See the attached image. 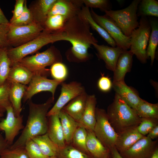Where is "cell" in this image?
<instances>
[{
	"mask_svg": "<svg viewBox=\"0 0 158 158\" xmlns=\"http://www.w3.org/2000/svg\"><path fill=\"white\" fill-rule=\"evenodd\" d=\"M89 24L78 14L67 20L64 28V40L72 44L71 51L75 59L85 61L89 57L88 50L97 40L90 31Z\"/></svg>",
	"mask_w": 158,
	"mask_h": 158,
	"instance_id": "6da1fadb",
	"label": "cell"
},
{
	"mask_svg": "<svg viewBox=\"0 0 158 158\" xmlns=\"http://www.w3.org/2000/svg\"><path fill=\"white\" fill-rule=\"evenodd\" d=\"M54 99L49 98L44 103L36 104L28 101L29 111L26 125L18 139L11 146V148L23 147L30 139L47 133L48 119L47 114Z\"/></svg>",
	"mask_w": 158,
	"mask_h": 158,
	"instance_id": "7a4b0ae2",
	"label": "cell"
},
{
	"mask_svg": "<svg viewBox=\"0 0 158 158\" xmlns=\"http://www.w3.org/2000/svg\"><path fill=\"white\" fill-rule=\"evenodd\" d=\"M106 112L111 125L118 134L137 128L141 122V118L135 110L116 93Z\"/></svg>",
	"mask_w": 158,
	"mask_h": 158,
	"instance_id": "3957f363",
	"label": "cell"
},
{
	"mask_svg": "<svg viewBox=\"0 0 158 158\" xmlns=\"http://www.w3.org/2000/svg\"><path fill=\"white\" fill-rule=\"evenodd\" d=\"M65 36L63 30L56 32H49L43 30L37 37L26 44L16 47L8 48L7 53L11 65L27 55L36 52L47 44L64 40Z\"/></svg>",
	"mask_w": 158,
	"mask_h": 158,
	"instance_id": "277c9868",
	"label": "cell"
},
{
	"mask_svg": "<svg viewBox=\"0 0 158 158\" xmlns=\"http://www.w3.org/2000/svg\"><path fill=\"white\" fill-rule=\"evenodd\" d=\"M62 61L60 51L52 46L44 51L26 56L16 63L25 67L33 74L38 73L47 76L49 74V70L46 68V67Z\"/></svg>",
	"mask_w": 158,
	"mask_h": 158,
	"instance_id": "5b68a950",
	"label": "cell"
},
{
	"mask_svg": "<svg viewBox=\"0 0 158 158\" xmlns=\"http://www.w3.org/2000/svg\"><path fill=\"white\" fill-rule=\"evenodd\" d=\"M140 0H134L127 7L117 10L105 11V15L111 18L121 29L123 34L130 38L133 31L138 28L137 12Z\"/></svg>",
	"mask_w": 158,
	"mask_h": 158,
	"instance_id": "8992f818",
	"label": "cell"
},
{
	"mask_svg": "<svg viewBox=\"0 0 158 158\" xmlns=\"http://www.w3.org/2000/svg\"><path fill=\"white\" fill-rule=\"evenodd\" d=\"M151 32L149 21L146 17H141L138 28L132 32L130 37V50L142 63L148 59L147 49Z\"/></svg>",
	"mask_w": 158,
	"mask_h": 158,
	"instance_id": "52a82bcc",
	"label": "cell"
},
{
	"mask_svg": "<svg viewBox=\"0 0 158 158\" xmlns=\"http://www.w3.org/2000/svg\"><path fill=\"white\" fill-rule=\"evenodd\" d=\"M96 123L93 130L95 136L109 150L115 147L118 134L111 125L106 111L96 107Z\"/></svg>",
	"mask_w": 158,
	"mask_h": 158,
	"instance_id": "ba28073f",
	"label": "cell"
},
{
	"mask_svg": "<svg viewBox=\"0 0 158 158\" xmlns=\"http://www.w3.org/2000/svg\"><path fill=\"white\" fill-rule=\"evenodd\" d=\"M41 25L34 22L23 26H16L9 23L7 40L10 47L20 46L38 36L43 30Z\"/></svg>",
	"mask_w": 158,
	"mask_h": 158,
	"instance_id": "9c48e42d",
	"label": "cell"
},
{
	"mask_svg": "<svg viewBox=\"0 0 158 158\" xmlns=\"http://www.w3.org/2000/svg\"><path fill=\"white\" fill-rule=\"evenodd\" d=\"M91 16L95 22L104 29L114 40L116 46L124 50L130 47V38L126 36L115 22L109 17L106 15H99L91 8Z\"/></svg>",
	"mask_w": 158,
	"mask_h": 158,
	"instance_id": "30bf717a",
	"label": "cell"
},
{
	"mask_svg": "<svg viewBox=\"0 0 158 158\" xmlns=\"http://www.w3.org/2000/svg\"><path fill=\"white\" fill-rule=\"evenodd\" d=\"M63 82L48 79L46 76L40 74H34L23 97V102L31 100L35 95L42 91L51 92L52 98L54 99L56 89L58 86Z\"/></svg>",
	"mask_w": 158,
	"mask_h": 158,
	"instance_id": "8fae6325",
	"label": "cell"
},
{
	"mask_svg": "<svg viewBox=\"0 0 158 158\" xmlns=\"http://www.w3.org/2000/svg\"><path fill=\"white\" fill-rule=\"evenodd\" d=\"M6 112V117L0 121V131L4 132V138L9 147L13 144L15 137L25 126L23 116H16L12 105L7 108Z\"/></svg>",
	"mask_w": 158,
	"mask_h": 158,
	"instance_id": "7c38bea8",
	"label": "cell"
},
{
	"mask_svg": "<svg viewBox=\"0 0 158 158\" xmlns=\"http://www.w3.org/2000/svg\"><path fill=\"white\" fill-rule=\"evenodd\" d=\"M60 95L53 107L49 111L47 116L58 114L63 108L71 100L85 92L82 84L76 81L69 83H61Z\"/></svg>",
	"mask_w": 158,
	"mask_h": 158,
	"instance_id": "4fadbf2b",
	"label": "cell"
},
{
	"mask_svg": "<svg viewBox=\"0 0 158 158\" xmlns=\"http://www.w3.org/2000/svg\"><path fill=\"white\" fill-rule=\"evenodd\" d=\"M158 140L144 136L127 151L120 153L123 158H150L158 147Z\"/></svg>",
	"mask_w": 158,
	"mask_h": 158,
	"instance_id": "5bb4252c",
	"label": "cell"
},
{
	"mask_svg": "<svg viewBox=\"0 0 158 158\" xmlns=\"http://www.w3.org/2000/svg\"><path fill=\"white\" fill-rule=\"evenodd\" d=\"M83 4L82 0H56L48 16L60 15L68 20L78 14Z\"/></svg>",
	"mask_w": 158,
	"mask_h": 158,
	"instance_id": "9a60e30c",
	"label": "cell"
},
{
	"mask_svg": "<svg viewBox=\"0 0 158 158\" xmlns=\"http://www.w3.org/2000/svg\"><path fill=\"white\" fill-rule=\"evenodd\" d=\"M92 45L97 50V57L104 61L107 68L114 72L118 58L124 50L117 46L111 47L97 43Z\"/></svg>",
	"mask_w": 158,
	"mask_h": 158,
	"instance_id": "2e32d148",
	"label": "cell"
},
{
	"mask_svg": "<svg viewBox=\"0 0 158 158\" xmlns=\"http://www.w3.org/2000/svg\"><path fill=\"white\" fill-rule=\"evenodd\" d=\"M112 83L115 93L129 107L134 109H135L142 99L135 91L127 85L124 81L112 82Z\"/></svg>",
	"mask_w": 158,
	"mask_h": 158,
	"instance_id": "e0dca14e",
	"label": "cell"
},
{
	"mask_svg": "<svg viewBox=\"0 0 158 158\" xmlns=\"http://www.w3.org/2000/svg\"><path fill=\"white\" fill-rule=\"evenodd\" d=\"M47 134L50 139L59 148L66 145L63 132L58 114L48 117Z\"/></svg>",
	"mask_w": 158,
	"mask_h": 158,
	"instance_id": "ac0fdd59",
	"label": "cell"
},
{
	"mask_svg": "<svg viewBox=\"0 0 158 158\" xmlns=\"http://www.w3.org/2000/svg\"><path fill=\"white\" fill-rule=\"evenodd\" d=\"M97 102L95 95H88L83 114L80 120L77 122L78 126H82L87 130H93L96 123Z\"/></svg>",
	"mask_w": 158,
	"mask_h": 158,
	"instance_id": "d6986e66",
	"label": "cell"
},
{
	"mask_svg": "<svg viewBox=\"0 0 158 158\" xmlns=\"http://www.w3.org/2000/svg\"><path fill=\"white\" fill-rule=\"evenodd\" d=\"M87 130L86 147L89 154L93 158H108L109 150L95 136L93 131Z\"/></svg>",
	"mask_w": 158,
	"mask_h": 158,
	"instance_id": "ffe728a7",
	"label": "cell"
},
{
	"mask_svg": "<svg viewBox=\"0 0 158 158\" xmlns=\"http://www.w3.org/2000/svg\"><path fill=\"white\" fill-rule=\"evenodd\" d=\"M88 96L84 92L71 100L62 110L78 122L85 111Z\"/></svg>",
	"mask_w": 158,
	"mask_h": 158,
	"instance_id": "44dd1931",
	"label": "cell"
},
{
	"mask_svg": "<svg viewBox=\"0 0 158 158\" xmlns=\"http://www.w3.org/2000/svg\"><path fill=\"white\" fill-rule=\"evenodd\" d=\"M56 0H37L32 2L28 8L34 22L43 27L52 6Z\"/></svg>",
	"mask_w": 158,
	"mask_h": 158,
	"instance_id": "7402d4cb",
	"label": "cell"
},
{
	"mask_svg": "<svg viewBox=\"0 0 158 158\" xmlns=\"http://www.w3.org/2000/svg\"><path fill=\"white\" fill-rule=\"evenodd\" d=\"M133 54L130 51L124 50L119 56L114 71L113 82L124 81L126 74L130 71Z\"/></svg>",
	"mask_w": 158,
	"mask_h": 158,
	"instance_id": "603a6c76",
	"label": "cell"
},
{
	"mask_svg": "<svg viewBox=\"0 0 158 158\" xmlns=\"http://www.w3.org/2000/svg\"><path fill=\"white\" fill-rule=\"evenodd\" d=\"M144 136L138 131L137 127L118 134L115 147L119 153L127 151Z\"/></svg>",
	"mask_w": 158,
	"mask_h": 158,
	"instance_id": "cb8c5ba5",
	"label": "cell"
},
{
	"mask_svg": "<svg viewBox=\"0 0 158 158\" xmlns=\"http://www.w3.org/2000/svg\"><path fill=\"white\" fill-rule=\"evenodd\" d=\"M33 73L17 63L12 65L7 80L26 85L31 80Z\"/></svg>",
	"mask_w": 158,
	"mask_h": 158,
	"instance_id": "d4e9b609",
	"label": "cell"
},
{
	"mask_svg": "<svg viewBox=\"0 0 158 158\" xmlns=\"http://www.w3.org/2000/svg\"><path fill=\"white\" fill-rule=\"evenodd\" d=\"M26 85L17 83H11L9 97L14 112L16 116L20 114L22 109L21 100L27 89Z\"/></svg>",
	"mask_w": 158,
	"mask_h": 158,
	"instance_id": "484cf974",
	"label": "cell"
},
{
	"mask_svg": "<svg viewBox=\"0 0 158 158\" xmlns=\"http://www.w3.org/2000/svg\"><path fill=\"white\" fill-rule=\"evenodd\" d=\"M78 14L89 25L90 27L97 32L108 44L112 47L116 46V42L107 32L97 23L92 18L89 8L83 6Z\"/></svg>",
	"mask_w": 158,
	"mask_h": 158,
	"instance_id": "4316f807",
	"label": "cell"
},
{
	"mask_svg": "<svg viewBox=\"0 0 158 158\" xmlns=\"http://www.w3.org/2000/svg\"><path fill=\"white\" fill-rule=\"evenodd\" d=\"M66 144H70L73 134L78 126V123L62 109L58 114Z\"/></svg>",
	"mask_w": 158,
	"mask_h": 158,
	"instance_id": "83f0119b",
	"label": "cell"
},
{
	"mask_svg": "<svg viewBox=\"0 0 158 158\" xmlns=\"http://www.w3.org/2000/svg\"><path fill=\"white\" fill-rule=\"evenodd\" d=\"M32 139L37 144L44 155L49 158L56 157L60 148L50 139L47 133Z\"/></svg>",
	"mask_w": 158,
	"mask_h": 158,
	"instance_id": "f1b7e54d",
	"label": "cell"
},
{
	"mask_svg": "<svg viewBox=\"0 0 158 158\" xmlns=\"http://www.w3.org/2000/svg\"><path fill=\"white\" fill-rule=\"evenodd\" d=\"M151 32L147 49V58L150 57L152 65L155 58V51L158 44V22L155 18L149 20Z\"/></svg>",
	"mask_w": 158,
	"mask_h": 158,
	"instance_id": "f546056e",
	"label": "cell"
},
{
	"mask_svg": "<svg viewBox=\"0 0 158 158\" xmlns=\"http://www.w3.org/2000/svg\"><path fill=\"white\" fill-rule=\"evenodd\" d=\"M140 118H153L158 119V103L152 104L142 99L134 109Z\"/></svg>",
	"mask_w": 158,
	"mask_h": 158,
	"instance_id": "4dcf8cb0",
	"label": "cell"
},
{
	"mask_svg": "<svg viewBox=\"0 0 158 158\" xmlns=\"http://www.w3.org/2000/svg\"><path fill=\"white\" fill-rule=\"evenodd\" d=\"M67 19L60 15L48 16L43 25V30L56 32L63 30Z\"/></svg>",
	"mask_w": 158,
	"mask_h": 158,
	"instance_id": "1f68e13d",
	"label": "cell"
},
{
	"mask_svg": "<svg viewBox=\"0 0 158 158\" xmlns=\"http://www.w3.org/2000/svg\"><path fill=\"white\" fill-rule=\"evenodd\" d=\"M138 16L158 17V2L155 0L141 1L138 8Z\"/></svg>",
	"mask_w": 158,
	"mask_h": 158,
	"instance_id": "d6a6232c",
	"label": "cell"
},
{
	"mask_svg": "<svg viewBox=\"0 0 158 158\" xmlns=\"http://www.w3.org/2000/svg\"><path fill=\"white\" fill-rule=\"evenodd\" d=\"M87 133L85 128L78 126L73 134L71 144L76 149L90 155L86 145Z\"/></svg>",
	"mask_w": 158,
	"mask_h": 158,
	"instance_id": "836d02e7",
	"label": "cell"
},
{
	"mask_svg": "<svg viewBox=\"0 0 158 158\" xmlns=\"http://www.w3.org/2000/svg\"><path fill=\"white\" fill-rule=\"evenodd\" d=\"M8 48H0V85L7 81L11 66L7 53Z\"/></svg>",
	"mask_w": 158,
	"mask_h": 158,
	"instance_id": "e575fe53",
	"label": "cell"
},
{
	"mask_svg": "<svg viewBox=\"0 0 158 158\" xmlns=\"http://www.w3.org/2000/svg\"><path fill=\"white\" fill-rule=\"evenodd\" d=\"M57 158H93L90 155L74 147L70 144H66L59 148Z\"/></svg>",
	"mask_w": 158,
	"mask_h": 158,
	"instance_id": "d590c367",
	"label": "cell"
},
{
	"mask_svg": "<svg viewBox=\"0 0 158 158\" xmlns=\"http://www.w3.org/2000/svg\"><path fill=\"white\" fill-rule=\"evenodd\" d=\"M11 85V83L7 80L0 85V117L4 116L7 108L11 105L9 97Z\"/></svg>",
	"mask_w": 158,
	"mask_h": 158,
	"instance_id": "8d00e7d4",
	"label": "cell"
},
{
	"mask_svg": "<svg viewBox=\"0 0 158 158\" xmlns=\"http://www.w3.org/2000/svg\"><path fill=\"white\" fill-rule=\"evenodd\" d=\"M50 70L54 79L63 82L67 77V68L62 62H57L51 65Z\"/></svg>",
	"mask_w": 158,
	"mask_h": 158,
	"instance_id": "74e56055",
	"label": "cell"
},
{
	"mask_svg": "<svg viewBox=\"0 0 158 158\" xmlns=\"http://www.w3.org/2000/svg\"><path fill=\"white\" fill-rule=\"evenodd\" d=\"M0 158H29L25 146L11 148L8 147L1 152Z\"/></svg>",
	"mask_w": 158,
	"mask_h": 158,
	"instance_id": "f35d334b",
	"label": "cell"
},
{
	"mask_svg": "<svg viewBox=\"0 0 158 158\" xmlns=\"http://www.w3.org/2000/svg\"><path fill=\"white\" fill-rule=\"evenodd\" d=\"M34 22L32 14L27 6V1L25 0L23 11L21 14L13 22L10 23L16 26H23L30 25Z\"/></svg>",
	"mask_w": 158,
	"mask_h": 158,
	"instance_id": "ab89813d",
	"label": "cell"
},
{
	"mask_svg": "<svg viewBox=\"0 0 158 158\" xmlns=\"http://www.w3.org/2000/svg\"><path fill=\"white\" fill-rule=\"evenodd\" d=\"M158 125V119L153 118H141L140 123L137 127L138 132L146 136L154 127Z\"/></svg>",
	"mask_w": 158,
	"mask_h": 158,
	"instance_id": "60d3db41",
	"label": "cell"
},
{
	"mask_svg": "<svg viewBox=\"0 0 158 158\" xmlns=\"http://www.w3.org/2000/svg\"><path fill=\"white\" fill-rule=\"evenodd\" d=\"M25 146L29 158H49L43 154L38 145L32 139L28 141Z\"/></svg>",
	"mask_w": 158,
	"mask_h": 158,
	"instance_id": "b9f144b4",
	"label": "cell"
},
{
	"mask_svg": "<svg viewBox=\"0 0 158 158\" xmlns=\"http://www.w3.org/2000/svg\"><path fill=\"white\" fill-rule=\"evenodd\" d=\"M85 6L91 8H99L105 12L111 10L110 2L107 0H82Z\"/></svg>",
	"mask_w": 158,
	"mask_h": 158,
	"instance_id": "7bdbcfd3",
	"label": "cell"
},
{
	"mask_svg": "<svg viewBox=\"0 0 158 158\" xmlns=\"http://www.w3.org/2000/svg\"><path fill=\"white\" fill-rule=\"evenodd\" d=\"M9 23L0 24V48L10 47L7 40V35L9 28Z\"/></svg>",
	"mask_w": 158,
	"mask_h": 158,
	"instance_id": "ee69618b",
	"label": "cell"
},
{
	"mask_svg": "<svg viewBox=\"0 0 158 158\" xmlns=\"http://www.w3.org/2000/svg\"><path fill=\"white\" fill-rule=\"evenodd\" d=\"M112 83L108 77L105 76L104 74L99 79L97 85L99 89L104 92H107L110 91L112 87Z\"/></svg>",
	"mask_w": 158,
	"mask_h": 158,
	"instance_id": "f6af8a7d",
	"label": "cell"
},
{
	"mask_svg": "<svg viewBox=\"0 0 158 158\" xmlns=\"http://www.w3.org/2000/svg\"><path fill=\"white\" fill-rule=\"evenodd\" d=\"M25 0H16L14 9L12 11V16L9 21L11 23L15 20L22 13L24 9Z\"/></svg>",
	"mask_w": 158,
	"mask_h": 158,
	"instance_id": "bcb514c9",
	"label": "cell"
},
{
	"mask_svg": "<svg viewBox=\"0 0 158 158\" xmlns=\"http://www.w3.org/2000/svg\"><path fill=\"white\" fill-rule=\"evenodd\" d=\"M147 136L152 140L157 138L158 137V125L152 129L147 135Z\"/></svg>",
	"mask_w": 158,
	"mask_h": 158,
	"instance_id": "7dc6e473",
	"label": "cell"
},
{
	"mask_svg": "<svg viewBox=\"0 0 158 158\" xmlns=\"http://www.w3.org/2000/svg\"><path fill=\"white\" fill-rule=\"evenodd\" d=\"M9 147L2 135L0 133V157L2 152L6 148Z\"/></svg>",
	"mask_w": 158,
	"mask_h": 158,
	"instance_id": "c3c4849f",
	"label": "cell"
},
{
	"mask_svg": "<svg viewBox=\"0 0 158 158\" xmlns=\"http://www.w3.org/2000/svg\"><path fill=\"white\" fill-rule=\"evenodd\" d=\"M110 152L111 158H123L115 147L111 148L110 150Z\"/></svg>",
	"mask_w": 158,
	"mask_h": 158,
	"instance_id": "681fc988",
	"label": "cell"
},
{
	"mask_svg": "<svg viewBox=\"0 0 158 158\" xmlns=\"http://www.w3.org/2000/svg\"><path fill=\"white\" fill-rule=\"evenodd\" d=\"M9 21L6 18L0 8V24H8Z\"/></svg>",
	"mask_w": 158,
	"mask_h": 158,
	"instance_id": "f907efd6",
	"label": "cell"
},
{
	"mask_svg": "<svg viewBox=\"0 0 158 158\" xmlns=\"http://www.w3.org/2000/svg\"><path fill=\"white\" fill-rule=\"evenodd\" d=\"M150 158H158V147L157 148Z\"/></svg>",
	"mask_w": 158,
	"mask_h": 158,
	"instance_id": "816d5d0a",
	"label": "cell"
},
{
	"mask_svg": "<svg viewBox=\"0 0 158 158\" xmlns=\"http://www.w3.org/2000/svg\"><path fill=\"white\" fill-rule=\"evenodd\" d=\"M49 158H57L56 157H50Z\"/></svg>",
	"mask_w": 158,
	"mask_h": 158,
	"instance_id": "f5cc1de1",
	"label": "cell"
},
{
	"mask_svg": "<svg viewBox=\"0 0 158 158\" xmlns=\"http://www.w3.org/2000/svg\"><path fill=\"white\" fill-rule=\"evenodd\" d=\"M110 156L108 158H110Z\"/></svg>",
	"mask_w": 158,
	"mask_h": 158,
	"instance_id": "db71d44e",
	"label": "cell"
},
{
	"mask_svg": "<svg viewBox=\"0 0 158 158\" xmlns=\"http://www.w3.org/2000/svg\"><path fill=\"white\" fill-rule=\"evenodd\" d=\"M1 118H0V121H1Z\"/></svg>",
	"mask_w": 158,
	"mask_h": 158,
	"instance_id": "11a10c76",
	"label": "cell"
}]
</instances>
